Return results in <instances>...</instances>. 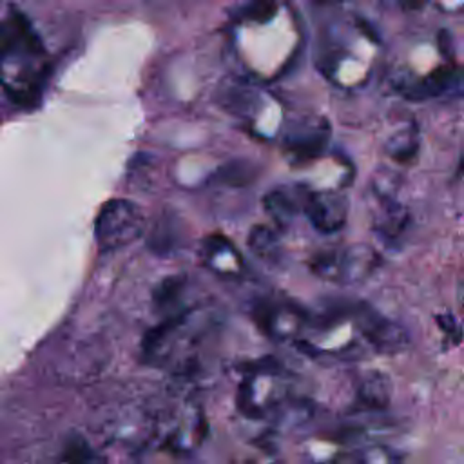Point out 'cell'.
Instances as JSON below:
<instances>
[{"mask_svg": "<svg viewBox=\"0 0 464 464\" xmlns=\"http://www.w3.org/2000/svg\"><path fill=\"white\" fill-rule=\"evenodd\" d=\"M303 212L312 227L323 234H334L343 228L346 219L344 198L330 192L310 194L303 203Z\"/></svg>", "mask_w": 464, "mask_h": 464, "instance_id": "9", "label": "cell"}, {"mask_svg": "<svg viewBox=\"0 0 464 464\" xmlns=\"http://www.w3.org/2000/svg\"><path fill=\"white\" fill-rule=\"evenodd\" d=\"M145 230L141 208L123 198L105 201L94 219V239L100 250H116L136 241Z\"/></svg>", "mask_w": 464, "mask_h": 464, "instance_id": "5", "label": "cell"}, {"mask_svg": "<svg viewBox=\"0 0 464 464\" xmlns=\"http://www.w3.org/2000/svg\"><path fill=\"white\" fill-rule=\"evenodd\" d=\"M45 49L24 16L13 11L0 24V82L16 102H29L42 87Z\"/></svg>", "mask_w": 464, "mask_h": 464, "instance_id": "1", "label": "cell"}, {"mask_svg": "<svg viewBox=\"0 0 464 464\" xmlns=\"http://www.w3.org/2000/svg\"><path fill=\"white\" fill-rule=\"evenodd\" d=\"M245 14H246L248 20L265 24V22H268L276 14V4L272 0H254L246 7Z\"/></svg>", "mask_w": 464, "mask_h": 464, "instance_id": "20", "label": "cell"}, {"mask_svg": "<svg viewBox=\"0 0 464 464\" xmlns=\"http://www.w3.org/2000/svg\"><path fill=\"white\" fill-rule=\"evenodd\" d=\"M348 314L366 343V346L377 353H401L411 344L410 332L397 321L382 315L379 310L366 303L346 304Z\"/></svg>", "mask_w": 464, "mask_h": 464, "instance_id": "6", "label": "cell"}, {"mask_svg": "<svg viewBox=\"0 0 464 464\" xmlns=\"http://www.w3.org/2000/svg\"><path fill=\"white\" fill-rule=\"evenodd\" d=\"M417 150V136L411 132H401L388 143V154L397 161H408Z\"/></svg>", "mask_w": 464, "mask_h": 464, "instance_id": "19", "label": "cell"}, {"mask_svg": "<svg viewBox=\"0 0 464 464\" xmlns=\"http://www.w3.org/2000/svg\"><path fill=\"white\" fill-rule=\"evenodd\" d=\"M203 259L210 270L223 277H236L243 270V261L225 237H208L203 245Z\"/></svg>", "mask_w": 464, "mask_h": 464, "instance_id": "13", "label": "cell"}, {"mask_svg": "<svg viewBox=\"0 0 464 464\" xmlns=\"http://www.w3.org/2000/svg\"><path fill=\"white\" fill-rule=\"evenodd\" d=\"M352 464H404L402 455L384 444H366L352 453Z\"/></svg>", "mask_w": 464, "mask_h": 464, "instance_id": "17", "label": "cell"}, {"mask_svg": "<svg viewBox=\"0 0 464 464\" xmlns=\"http://www.w3.org/2000/svg\"><path fill=\"white\" fill-rule=\"evenodd\" d=\"M459 174H464V154H462L460 163H459Z\"/></svg>", "mask_w": 464, "mask_h": 464, "instance_id": "22", "label": "cell"}, {"mask_svg": "<svg viewBox=\"0 0 464 464\" xmlns=\"http://www.w3.org/2000/svg\"><path fill=\"white\" fill-rule=\"evenodd\" d=\"M317 464H326V462H317Z\"/></svg>", "mask_w": 464, "mask_h": 464, "instance_id": "24", "label": "cell"}, {"mask_svg": "<svg viewBox=\"0 0 464 464\" xmlns=\"http://www.w3.org/2000/svg\"><path fill=\"white\" fill-rule=\"evenodd\" d=\"M393 395L392 381L379 370H366L355 384V402L366 411H384Z\"/></svg>", "mask_w": 464, "mask_h": 464, "instance_id": "10", "label": "cell"}, {"mask_svg": "<svg viewBox=\"0 0 464 464\" xmlns=\"http://www.w3.org/2000/svg\"><path fill=\"white\" fill-rule=\"evenodd\" d=\"M459 82H460V71L453 65H444L422 76L420 80L413 82L411 85H408L404 89V96L413 102H422L451 91Z\"/></svg>", "mask_w": 464, "mask_h": 464, "instance_id": "11", "label": "cell"}, {"mask_svg": "<svg viewBox=\"0 0 464 464\" xmlns=\"http://www.w3.org/2000/svg\"><path fill=\"white\" fill-rule=\"evenodd\" d=\"M219 179L232 187L246 185L254 179V165L250 161L236 160L219 169Z\"/></svg>", "mask_w": 464, "mask_h": 464, "instance_id": "18", "label": "cell"}, {"mask_svg": "<svg viewBox=\"0 0 464 464\" xmlns=\"http://www.w3.org/2000/svg\"><path fill=\"white\" fill-rule=\"evenodd\" d=\"M317 2H332V0H317Z\"/></svg>", "mask_w": 464, "mask_h": 464, "instance_id": "23", "label": "cell"}, {"mask_svg": "<svg viewBox=\"0 0 464 464\" xmlns=\"http://www.w3.org/2000/svg\"><path fill=\"white\" fill-rule=\"evenodd\" d=\"M288 401L290 386L277 362H254L243 372L236 392V408L243 417L266 419L276 415Z\"/></svg>", "mask_w": 464, "mask_h": 464, "instance_id": "3", "label": "cell"}, {"mask_svg": "<svg viewBox=\"0 0 464 464\" xmlns=\"http://www.w3.org/2000/svg\"><path fill=\"white\" fill-rule=\"evenodd\" d=\"M310 355L353 361L364 357L366 343L359 335L346 304L308 319L303 335L297 339Z\"/></svg>", "mask_w": 464, "mask_h": 464, "instance_id": "2", "label": "cell"}, {"mask_svg": "<svg viewBox=\"0 0 464 464\" xmlns=\"http://www.w3.org/2000/svg\"><path fill=\"white\" fill-rule=\"evenodd\" d=\"M248 248L263 261L274 263L281 256L279 236L266 225H256L248 232Z\"/></svg>", "mask_w": 464, "mask_h": 464, "instance_id": "15", "label": "cell"}, {"mask_svg": "<svg viewBox=\"0 0 464 464\" xmlns=\"http://www.w3.org/2000/svg\"><path fill=\"white\" fill-rule=\"evenodd\" d=\"M207 435V420L199 404L185 401L167 415L163 442L176 453L194 451Z\"/></svg>", "mask_w": 464, "mask_h": 464, "instance_id": "8", "label": "cell"}, {"mask_svg": "<svg viewBox=\"0 0 464 464\" xmlns=\"http://www.w3.org/2000/svg\"><path fill=\"white\" fill-rule=\"evenodd\" d=\"M377 198L379 205L373 210V228L381 237L397 239L408 227V212L386 192L379 194Z\"/></svg>", "mask_w": 464, "mask_h": 464, "instance_id": "12", "label": "cell"}, {"mask_svg": "<svg viewBox=\"0 0 464 464\" xmlns=\"http://www.w3.org/2000/svg\"><path fill=\"white\" fill-rule=\"evenodd\" d=\"M310 314L286 299H261L252 308L256 326L276 343H297L308 324Z\"/></svg>", "mask_w": 464, "mask_h": 464, "instance_id": "7", "label": "cell"}, {"mask_svg": "<svg viewBox=\"0 0 464 464\" xmlns=\"http://www.w3.org/2000/svg\"><path fill=\"white\" fill-rule=\"evenodd\" d=\"M381 266L379 254L368 245H350L317 252L310 259V272L337 285L366 281Z\"/></svg>", "mask_w": 464, "mask_h": 464, "instance_id": "4", "label": "cell"}, {"mask_svg": "<svg viewBox=\"0 0 464 464\" xmlns=\"http://www.w3.org/2000/svg\"><path fill=\"white\" fill-rule=\"evenodd\" d=\"M263 205L266 214L279 225V227H288L295 214H297V205L294 199L285 192V190H272L266 192L263 198Z\"/></svg>", "mask_w": 464, "mask_h": 464, "instance_id": "16", "label": "cell"}, {"mask_svg": "<svg viewBox=\"0 0 464 464\" xmlns=\"http://www.w3.org/2000/svg\"><path fill=\"white\" fill-rule=\"evenodd\" d=\"M326 130L324 125H312L310 129L306 127H295L294 132L286 134V149L295 154V158L301 160H310L315 154H319L326 143Z\"/></svg>", "mask_w": 464, "mask_h": 464, "instance_id": "14", "label": "cell"}, {"mask_svg": "<svg viewBox=\"0 0 464 464\" xmlns=\"http://www.w3.org/2000/svg\"><path fill=\"white\" fill-rule=\"evenodd\" d=\"M241 464H279V460H277V457L274 455V451H270V450H259V451L248 455L246 459H243Z\"/></svg>", "mask_w": 464, "mask_h": 464, "instance_id": "21", "label": "cell"}]
</instances>
